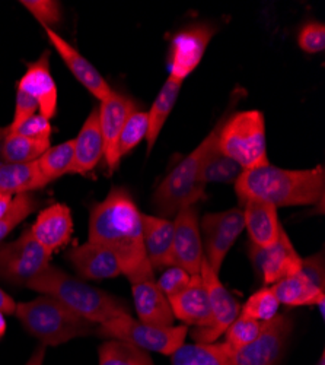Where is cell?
<instances>
[{"instance_id":"6da1fadb","label":"cell","mask_w":325,"mask_h":365,"mask_svg":"<svg viewBox=\"0 0 325 365\" xmlns=\"http://www.w3.org/2000/svg\"><path fill=\"white\" fill-rule=\"evenodd\" d=\"M87 241L110 249L132 285L155 279L143 246L142 212L126 189H111L104 200L92 206Z\"/></svg>"},{"instance_id":"7a4b0ae2","label":"cell","mask_w":325,"mask_h":365,"mask_svg":"<svg viewBox=\"0 0 325 365\" xmlns=\"http://www.w3.org/2000/svg\"><path fill=\"white\" fill-rule=\"evenodd\" d=\"M240 202L260 199L276 207L316 206L324 203L325 170L322 165L309 170H286L272 164L244 170L235 181Z\"/></svg>"},{"instance_id":"3957f363","label":"cell","mask_w":325,"mask_h":365,"mask_svg":"<svg viewBox=\"0 0 325 365\" xmlns=\"http://www.w3.org/2000/svg\"><path fill=\"white\" fill-rule=\"evenodd\" d=\"M26 288L60 301L72 313L100 326L112 319L130 316L126 302L100 288L87 285L65 270L48 264Z\"/></svg>"},{"instance_id":"277c9868","label":"cell","mask_w":325,"mask_h":365,"mask_svg":"<svg viewBox=\"0 0 325 365\" xmlns=\"http://www.w3.org/2000/svg\"><path fill=\"white\" fill-rule=\"evenodd\" d=\"M222 120L201 140V143L176 164L161 181L154 195V206L162 218H175L180 210L194 206L204 199V165L208 163L213 149L218 146Z\"/></svg>"},{"instance_id":"5b68a950","label":"cell","mask_w":325,"mask_h":365,"mask_svg":"<svg viewBox=\"0 0 325 365\" xmlns=\"http://www.w3.org/2000/svg\"><path fill=\"white\" fill-rule=\"evenodd\" d=\"M15 316L43 346L63 345L97 330L95 324L76 316L60 301L44 294L31 301L16 304Z\"/></svg>"},{"instance_id":"8992f818","label":"cell","mask_w":325,"mask_h":365,"mask_svg":"<svg viewBox=\"0 0 325 365\" xmlns=\"http://www.w3.org/2000/svg\"><path fill=\"white\" fill-rule=\"evenodd\" d=\"M218 148L226 157L238 163L243 170L267 165L265 120L258 110L235 113L223 117L218 136Z\"/></svg>"},{"instance_id":"52a82bcc","label":"cell","mask_w":325,"mask_h":365,"mask_svg":"<svg viewBox=\"0 0 325 365\" xmlns=\"http://www.w3.org/2000/svg\"><path fill=\"white\" fill-rule=\"evenodd\" d=\"M95 334L107 339L129 342L146 352H158L171 356L183 344L188 334L187 326L156 327L142 323L132 316L117 317L97 326Z\"/></svg>"},{"instance_id":"ba28073f","label":"cell","mask_w":325,"mask_h":365,"mask_svg":"<svg viewBox=\"0 0 325 365\" xmlns=\"http://www.w3.org/2000/svg\"><path fill=\"white\" fill-rule=\"evenodd\" d=\"M48 255L25 230L15 241L0 242V279L14 285H28L50 264Z\"/></svg>"},{"instance_id":"9c48e42d","label":"cell","mask_w":325,"mask_h":365,"mask_svg":"<svg viewBox=\"0 0 325 365\" xmlns=\"http://www.w3.org/2000/svg\"><path fill=\"white\" fill-rule=\"evenodd\" d=\"M200 277L208 291V299L211 307V324L208 327H196L190 334L197 344H213L223 336L226 329L240 316L241 306L226 289L216 273L203 259L200 267Z\"/></svg>"},{"instance_id":"30bf717a","label":"cell","mask_w":325,"mask_h":365,"mask_svg":"<svg viewBox=\"0 0 325 365\" xmlns=\"http://www.w3.org/2000/svg\"><path fill=\"white\" fill-rule=\"evenodd\" d=\"M200 225L204 259L216 273H219L229 250L245 230L243 209L236 207L208 214L203 217Z\"/></svg>"},{"instance_id":"8fae6325","label":"cell","mask_w":325,"mask_h":365,"mask_svg":"<svg viewBox=\"0 0 325 365\" xmlns=\"http://www.w3.org/2000/svg\"><path fill=\"white\" fill-rule=\"evenodd\" d=\"M248 256L265 287H272L277 281L299 272L302 264V257L283 227L276 242L269 247H257L250 242Z\"/></svg>"},{"instance_id":"7c38bea8","label":"cell","mask_w":325,"mask_h":365,"mask_svg":"<svg viewBox=\"0 0 325 365\" xmlns=\"http://www.w3.org/2000/svg\"><path fill=\"white\" fill-rule=\"evenodd\" d=\"M292 319L277 314L261 324L258 336L233 354L235 365H277L292 333Z\"/></svg>"},{"instance_id":"4fadbf2b","label":"cell","mask_w":325,"mask_h":365,"mask_svg":"<svg viewBox=\"0 0 325 365\" xmlns=\"http://www.w3.org/2000/svg\"><path fill=\"white\" fill-rule=\"evenodd\" d=\"M215 33L216 28L209 24L191 25L176 33L168 53L169 76L184 82L200 65Z\"/></svg>"},{"instance_id":"5bb4252c","label":"cell","mask_w":325,"mask_h":365,"mask_svg":"<svg viewBox=\"0 0 325 365\" xmlns=\"http://www.w3.org/2000/svg\"><path fill=\"white\" fill-rule=\"evenodd\" d=\"M204 259L197 205L180 210L174 221V240L169 266H179L190 275H198Z\"/></svg>"},{"instance_id":"9a60e30c","label":"cell","mask_w":325,"mask_h":365,"mask_svg":"<svg viewBox=\"0 0 325 365\" xmlns=\"http://www.w3.org/2000/svg\"><path fill=\"white\" fill-rule=\"evenodd\" d=\"M136 110L133 101L122 93L112 91L108 98L101 101L98 107L100 128L104 140V158L110 171H114L120 165L122 157L118 154V140L127 117Z\"/></svg>"},{"instance_id":"2e32d148","label":"cell","mask_w":325,"mask_h":365,"mask_svg":"<svg viewBox=\"0 0 325 365\" xmlns=\"http://www.w3.org/2000/svg\"><path fill=\"white\" fill-rule=\"evenodd\" d=\"M18 91L33 97L40 114L51 120L57 111V86L50 71V51L46 50L36 62L28 63L23 76L18 82Z\"/></svg>"},{"instance_id":"e0dca14e","label":"cell","mask_w":325,"mask_h":365,"mask_svg":"<svg viewBox=\"0 0 325 365\" xmlns=\"http://www.w3.org/2000/svg\"><path fill=\"white\" fill-rule=\"evenodd\" d=\"M44 29L50 43L53 44L58 56L63 58L65 65L72 72V75L100 101L108 98L112 89L104 79V76L95 69V66L90 63V60H86L70 43H68L60 34H57L53 28Z\"/></svg>"},{"instance_id":"ac0fdd59","label":"cell","mask_w":325,"mask_h":365,"mask_svg":"<svg viewBox=\"0 0 325 365\" xmlns=\"http://www.w3.org/2000/svg\"><path fill=\"white\" fill-rule=\"evenodd\" d=\"M66 259L78 273L79 279H110L123 275L115 255L97 242L87 241L68 252Z\"/></svg>"},{"instance_id":"d6986e66","label":"cell","mask_w":325,"mask_h":365,"mask_svg":"<svg viewBox=\"0 0 325 365\" xmlns=\"http://www.w3.org/2000/svg\"><path fill=\"white\" fill-rule=\"evenodd\" d=\"M29 231L48 255L65 247L70 241L73 232L70 207L63 203H54L46 207L40 212V215Z\"/></svg>"},{"instance_id":"ffe728a7","label":"cell","mask_w":325,"mask_h":365,"mask_svg":"<svg viewBox=\"0 0 325 365\" xmlns=\"http://www.w3.org/2000/svg\"><path fill=\"white\" fill-rule=\"evenodd\" d=\"M241 206L251 245L269 247L276 242L283 227L277 217V207L260 199H247Z\"/></svg>"},{"instance_id":"44dd1931","label":"cell","mask_w":325,"mask_h":365,"mask_svg":"<svg viewBox=\"0 0 325 365\" xmlns=\"http://www.w3.org/2000/svg\"><path fill=\"white\" fill-rule=\"evenodd\" d=\"M104 158V140L100 128V113L94 108L73 139V163L70 173L86 174Z\"/></svg>"},{"instance_id":"7402d4cb","label":"cell","mask_w":325,"mask_h":365,"mask_svg":"<svg viewBox=\"0 0 325 365\" xmlns=\"http://www.w3.org/2000/svg\"><path fill=\"white\" fill-rule=\"evenodd\" d=\"M174 317L184 326L208 327L211 324V307L204 282L198 275H193L190 285L176 297L169 299Z\"/></svg>"},{"instance_id":"603a6c76","label":"cell","mask_w":325,"mask_h":365,"mask_svg":"<svg viewBox=\"0 0 325 365\" xmlns=\"http://www.w3.org/2000/svg\"><path fill=\"white\" fill-rule=\"evenodd\" d=\"M134 309L142 323L166 327L174 324V313L169 299L156 285L155 279L132 285Z\"/></svg>"},{"instance_id":"cb8c5ba5","label":"cell","mask_w":325,"mask_h":365,"mask_svg":"<svg viewBox=\"0 0 325 365\" xmlns=\"http://www.w3.org/2000/svg\"><path fill=\"white\" fill-rule=\"evenodd\" d=\"M142 231H143V246L151 266L169 267L171 250L174 240V222L156 217L142 214Z\"/></svg>"},{"instance_id":"d4e9b609","label":"cell","mask_w":325,"mask_h":365,"mask_svg":"<svg viewBox=\"0 0 325 365\" xmlns=\"http://www.w3.org/2000/svg\"><path fill=\"white\" fill-rule=\"evenodd\" d=\"M270 288L280 304L289 307L316 306L324 317L325 291L315 287L301 270L277 281Z\"/></svg>"},{"instance_id":"484cf974","label":"cell","mask_w":325,"mask_h":365,"mask_svg":"<svg viewBox=\"0 0 325 365\" xmlns=\"http://www.w3.org/2000/svg\"><path fill=\"white\" fill-rule=\"evenodd\" d=\"M44 187L37 161L28 164L0 163V195L34 193Z\"/></svg>"},{"instance_id":"4316f807","label":"cell","mask_w":325,"mask_h":365,"mask_svg":"<svg viewBox=\"0 0 325 365\" xmlns=\"http://www.w3.org/2000/svg\"><path fill=\"white\" fill-rule=\"evenodd\" d=\"M171 365H235L233 352L223 342L183 344L171 355Z\"/></svg>"},{"instance_id":"83f0119b","label":"cell","mask_w":325,"mask_h":365,"mask_svg":"<svg viewBox=\"0 0 325 365\" xmlns=\"http://www.w3.org/2000/svg\"><path fill=\"white\" fill-rule=\"evenodd\" d=\"M183 86V81L175 79L172 76H168L165 83L162 85L158 97L155 98L151 110L147 111L149 114V130H147V152H151L158 140V136L162 132V128L165 126V121L168 120L169 114L174 110V106L179 100L180 91Z\"/></svg>"},{"instance_id":"f1b7e54d","label":"cell","mask_w":325,"mask_h":365,"mask_svg":"<svg viewBox=\"0 0 325 365\" xmlns=\"http://www.w3.org/2000/svg\"><path fill=\"white\" fill-rule=\"evenodd\" d=\"M50 148V140H36L16 133L0 139V158L2 163L28 164L37 161Z\"/></svg>"},{"instance_id":"f546056e","label":"cell","mask_w":325,"mask_h":365,"mask_svg":"<svg viewBox=\"0 0 325 365\" xmlns=\"http://www.w3.org/2000/svg\"><path fill=\"white\" fill-rule=\"evenodd\" d=\"M100 365H155L149 352L129 342L108 339L98 348Z\"/></svg>"},{"instance_id":"4dcf8cb0","label":"cell","mask_w":325,"mask_h":365,"mask_svg":"<svg viewBox=\"0 0 325 365\" xmlns=\"http://www.w3.org/2000/svg\"><path fill=\"white\" fill-rule=\"evenodd\" d=\"M73 163V140H66L60 145L50 146L37 160L40 177L47 186L48 182L57 180L68 173Z\"/></svg>"},{"instance_id":"1f68e13d","label":"cell","mask_w":325,"mask_h":365,"mask_svg":"<svg viewBox=\"0 0 325 365\" xmlns=\"http://www.w3.org/2000/svg\"><path fill=\"white\" fill-rule=\"evenodd\" d=\"M280 302L270 287H264L254 292L241 307V316L257 320L260 323L269 322L279 314Z\"/></svg>"},{"instance_id":"d6a6232c","label":"cell","mask_w":325,"mask_h":365,"mask_svg":"<svg viewBox=\"0 0 325 365\" xmlns=\"http://www.w3.org/2000/svg\"><path fill=\"white\" fill-rule=\"evenodd\" d=\"M243 171L244 170L238 163H235L232 158L222 154L219 148L216 146L211 154L208 163L204 165L203 178L206 185H208V182H226V185L233 182L235 185V181L238 180Z\"/></svg>"},{"instance_id":"836d02e7","label":"cell","mask_w":325,"mask_h":365,"mask_svg":"<svg viewBox=\"0 0 325 365\" xmlns=\"http://www.w3.org/2000/svg\"><path fill=\"white\" fill-rule=\"evenodd\" d=\"M40 200L34 193L14 196L6 215L0 220V242H2L22 221H25L38 207Z\"/></svg>"},{"instance_id":"e575fe53","label":"cell","mask_w":325,"mask_h":365,"mask_svg":"<svg viewBox=\"0 0 325 365\" xmlns=\"http://www.w3.org/2000/svg\"><path fill=\"white\" fill-rule=\"evenodd\" d=\"M147 130H149V114L137 108L133 110L126 120L120 140H118V154L122 158L132 152L143 139H146Z\"/></svg>"},{"instance_id":"d590c367","label":"cell","mask_w":325,"mask_h":365,"mask_svg":"<svg viewBox=\"0 0 325 365\" xmlns=\"http://www.w3.org/2000/svg\"><path fill=\"white\" fill-rule=\"evenodd\" d=\"M261 324L257 320L248 319L245 316H238L233 323L225 331V341L223 344L235 354L248 344H251L261 330Z\"/></svg>"},{"instance_id":"8d00e7d4","label":"cell","mask_w":325,"mask_h":365,"mask_svg":"<svg viewBox=\"0 0 325 365\" xmlns=\"http://www.w3.org/2000/svg\"><path fill=\"white\" fill-rule=\"evenodd\" d=\"M191 279H193V275H190V273L186 272L184 269L179 266H169L162 273L156 285L164 292V295L168 299H171L179 294H181L190 285Z\"/></svg>"},{"instance_id":"74e56055","label":"cell","mask_w":325,"mask_h":365,"mask_svg":"<svg viewBox=\"0 0 325 365\" xmlns=\"http://www.w3.org/2000/svg\"><path fill=\"white\" fill-rule=\"evenodd\" d=\"M21 5L31 12L44 28H51L62 19L60 4L55 0H23Z\"/></svg>"},{"instance_id":"f35d334b","label":"cell","mask_w":325,"mask_h":365,"mask_svg":"<svg viewBox=\"0 0 325 365\" xmlns=\"http://www.w3.org/2000/svg\"><path fill=\"white\" fill-rule=\"evenodd\" d=\"M298 44L302 51L315 54L325 48V26L321 22L312 21L305 24L298 36Z\"/></svg>"},{"instance_id":"ab89813d","label":"cell","mask_w":325,"mask_h":365,"mask_svg":"<svg viewBox=\"0 0 325 365\" xmlns=\"http://www.w3.org/2000/svg\"><path fill=\"white\" fill-rule=\"evenodd\" d=\"M51 132H53V128H51L50 120L38 113L25 120L23 123L19 125L12 133H16L29 139H36V140H50Z\"/></svg>"},{"instance_id":"60d3db41","label":"cell","mask_w":325,"mask_h":365,"mask_svg":"<svg viewBox=\"0 0 325 365\" xmlns=\"http://www.w3.org/2000/svg\"><path fill=\"white\" fill-rule=\"evenodd\" d=\"M301 272L319 289L325 291V267H324V253H318L302 259Z\"/></svg>"},{"instance_id":"b9f144b4","label":"cell","mask_w":325,"mask_h":365,"mask_svg":"<svg viewBox=\"0 0 325 365\" xmlns=\"http://www.w3.org/2000/svg\"><path fill=\"white\" fill-rule=\"evenodd\" d=\"M15 310L16 302L14 301V298L0 288V312L4 314H15Z\"/></svg>"},{"instance_id":"7bdbcfd3","label":"cell","mask_w":325,"mask_h":365,"mask_svg":"<svg viewBox=\"0 0 325 365\" xmlns=\"http://www.w3.org/2000/svg\"><path fill=\"white\" fill-rule=\"evenodd\" d=\"M44 358H46V346H40L34 351V354L31 355V358L28 359V362L25 365H43Z\"/></svg>"},{"instance_id":"ee69618b","label":"cell","mask_w":325,"mask_h":365,"mask_svg":"<svg viewBox=\"0 0 325 365\" xmlns=\"http://www.w3.org/2000/svg\"><path fill=\"white\" fill-rule=\"evenodd\" d=\"M12 196H8V195H0V220H2L6 212L9 210V206H11V202H12Z\"/></svg>"},{"instance_id":"f6af8a7d","label":"cell","mask_w":325,"mask_h":365,"mask_svg":"<svg viewBox=\"0 0 325 365\" xmlns=\"http://www.w3.org/2000/svg\"><path fill=\"white\" fill-rule=\"evenodd\" d=\"M6 319H5V314L2 313V312H0V338H2L4 336V334H5V331H6Z\"/></svg>"},{"instance_id":"bcb514c9","label":"cell","mask_w":325,"mask_h":365,"mask_svg":"<svg viewBox=\"0 0 325 365\" xmlns=\"http://www.w3.org/2000/svg\"><path fill=\"white\" fill-rule=\"evenodd\" d=\"M316 365H325V355H324V352H322V355L319 356V361H318Z\"/></svg>"}]
</instances>
